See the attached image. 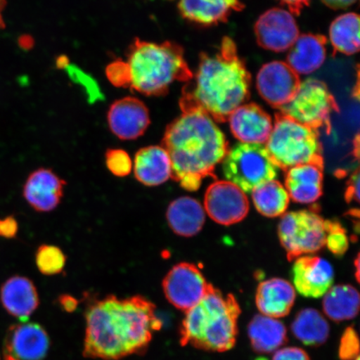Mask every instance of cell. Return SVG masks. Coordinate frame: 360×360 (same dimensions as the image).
<instances>
[{"label": "cell", "mask_w": 360, "mask_h": 360, "mask_svg": "<svg viewBox=\"0 0 360 360\" xmlns=\"http://www.w3.org/2000/svg\"><path fill=\"white\" fill-rule=\"evenodd\" d=\"M155 306L141 295L121 300L115 295L94 301L85 313L84 355L90 359L118 360L142 354L162 322Z\"/></svg>", "instance_id": "1"}, {"label": "cell", "mask_w": 360, "mask_h": 360, "mask_svg": "<svg viewBox=\"0 0 360 360\" xmlns=\"http://www.w3.org/2000/svg\"><path fill=\"white\" fill-rule=\"evenodd\" d=\"M182 115L166 128L162 147L172 165V178L184 190L196 191L202 180L214 177L217 165L229 150L224 133L211 117L196 108Z\"/></svg>", "instance_id": "2"}, {"label": "cell", "mask_w": 360, "mask_h": 360, "mask_svg": "<svg viewBox=\"0 0 360 360\" xmlns=\"http://www.w3.org/2000/svg\"><path fill=\"white\" fill-rule=\"evenodd\" d=\"M251 76L235 41L224 37L218 51L202 53L195 75L183 89L180 109L196 108L219 123L250 98Z\"/></svg>", "instance_id": "3"}, {"label": "cell", "mask_w": 360, "mask_h": 360, "mask_svg": "<svg viewBox=\"0 0 360 360\" xmlns=\"http://www.w3.org/2000/svg\"><path fill=\"white\" fill-rule=\"evenodd\" d=\"M241 313L235 295L211 285L199 303L188 310L179 330L180 345L225 352L235 346Z\"/></svg>", "instance_id": "4"}, {"label": "cell", "mask_w": 360, "mask_h": 360, "mask_svg": "<svg viewBox=\"0 0 360 360\" xmlns=\"http://www.w3.org/2000/svg\"><path fill=\"white\" fill-rule=\"evenodd\" d=\"M125 64L128 88L147 96H164L175 81L188 82L193 75L183 48L169 41L156 44L135 39Z\"/></svg>", "instance_id": "5"}, {"label": "cell", "mask_w": 360, "mask_h": 360, "mask_svg": "<svg viewBox=\"0 0 360 360\" xmlns=\"http://www.w3.org/2000/svg\"><path fill=\"white\" fill-rule=\"evenodd\" d=\"M266 150L278 169L315 165L323 168V147L318 130L304 125L283 112H277L266 142Z\"/></svg>", "instance_id": "6"}, {"label": "cell", "mask_w": 360, "mask_h": 360, "mask_svg": "<svg viewBox=\"0 0 360 360\" xmlns=\"http://www.w3.org/2000/svg\"><path fill=\"white\" fill-rule=\"evenodd\" d=\"M223 172L228 181L245 193H251L276 179L278 167L263 145L240 143L224 157Z\"/></svg>", "instance_id": "7"}, {"label": "cell", "mask_w": 360, "mask_h": 360, "mask_svg": "<svg viewBox=\"0 0 360 360\" xmlns=\"http://www.w3.org/2000/svg\"><path fill=\"white\" fill-rule=\"evenodd\" d=\"M328 220L314 210H300L283 216L278 236L289 260L316 253L326 244Z\"/></svg>", "instance_id": "8"}, {"label": "cell", "mask_w": 360, "mask_h": 360, "mask_svg": "<svg viewBox=\"0 0 360 360\" xmlns=\"http://www.w3.org/2000/svg\"><path fill=\"white\" fill-rule=\"evenodd\" d=\"M280 110L297 122L316 130L323 128L328 134L331 132V112H340L326 84L314 78L301 83L294 100Z\"/></svg>", "instance_id": "9"}, {"label": "cell", "mask_w": 360, "mask_h": 360, "mask_svg": "<svg viewBox=\"0 0 360 360\" xmlns=\"http://www.w3.org/2000/svg\"><path fill=\"white\" fill-rule=\"evenodd\" d=\"M162 285L169 302L186 312L204 298L211 286L200 270L190 263L174 265Z\"/></svg>", "instance_id": "10"}, {"label": "cell", "mask_w": 360, "mask_h": 360, "mask_svg": "<svg viewBox=\"0 0 360 360\" xmlns=\"http://www.w3.org/2000/svg\"><path fill=\"white\" fill-rule=\"evenodd\" d=\"M205 209L214 221L228 226L240 222L246 217L250 202L245 193L236 184L219 180L207 188Z\"/></svg>", "instance_id": "11"}, {"label": "cell", "mask_w": 360, "mask_h": 360, "mask_svg": "<svg viewBox=\"0 0 360 360\" xmlns=\"http://www.w3.org/2000/svg\"><path fill=\"white\" fill-rule=\"evenodd\" d=\"M256 84L261 97L273 108L281 109L294 100L301 81L287 63L273 61L261 68Z\"/></svg>", "instance_id": "12"}, {"label": "cell", "mask_w": 360, "mask_h": 360, "mask_svg": "<svg viewBox=\"0 0 360 360\" xmlns=\"http://www.w3.org/2000/svg\"><path fill=\"white\" fill-rule=\"evenodd\" d=\"M51 347L44 328L35 323H17L7 330L3 345L4 360H43Z\"/></svg>", "instance_id": "13"}, {"label": "cell", "mask_w": 360, "mask_h": 360, "mask_svg": "<svg viewBox=\"0 0 360 360\" xmlns=\"http://www.w3.org/2000/svg\"><path fill=\"white\" fill-rule=\"evenodd\" d=\"M255 32L261 47L278 53L291 48L300 36L294 16L280 8L263 13L256 22Z\"/></svg>", "instance_id": "14"}, {"label": "cell", "mask_w": 360, "mask_h": 360, "mask_svg": "<svg viewBox=\"0 0 360 360\" xmlns=\"http://www.w3.org/2000/svg\"><path fill=\"white\" fill-rule=\"evenodd\" d=\"M335 272L328 261L318 256L297 258L292 266V281L297 291L308 298H321L332 287Z\"/></svg>", "instance_id": "15"}, {"label": "cell", "mask_w": 360, "mask_h": 360, "mask_svg": "<svg viewBox=\"0 0 360 360\" xmlns=\"http://www.w3.org/2000/svg\"><path fill=\"white\" fill-rule=\"evenodd\" d=\"M108 124L117 137L133 141L142 136L150 126V112L138 98L126 97L112 103L108 112Z\"/></svg>", "instance_id": "16"}, {"label": "cell", "mask_w": 360, "mask_h": 360, "mask_svg": "<svg viewBox=\"0 0 360 360\" xmlns=\"http://www.w3.org/2000/svg\"><path fill=\"white\" fill-rule=\"evenodd\" d=\"M65 184L51 169L40 168L27 179L22 195L38 212H51L60 204Z\"/></svg>", "instance_id": "17"}, {"label": "cell", "mask_w": 360, "mask_h": 360, "mask_svg": "<svg viewBox=\"0 0 360 360\" xmlns=\"http://www.w3.org/2000/svg\"><path fill=\"white\" fill-rule=\"evenodd\" d=\"M228 120L233 136L245 143H266L271 134V117L255 103L238 107Z\"/></svg>", "instance_id": "18"}, {"label": "cell", "mask_w": 360, "mask_h": 360, "mask_svg": "<svg viewBox=\"0 0 360 360\" xmlns=\"http://www.w3.org/2000/svg\"><path fill=\"white\" fill-rule=\"evenodd\" d=\"M0 302L8 314L25 322L39 307L37 289L29 278L12 276L3 283Z\"/></svg>", "instance_id": "19"}, {"label": "cell", "mask_w": 360, "mask_h": 360, "mask_svg": "<svg viewBox=\"0 0 360 360\" xmlns=\"http://www.w3.org/2000/svg\"><path fill=\"white\" fill-rule=\"evenodd\" d=\"M134 176L143 186H161L172 175L169 155L162 146H152L141 148L134 160Z\"/></svg>", "instance_id": "20"}, {"label": "cell", "mask_w": 360, "mask_h": 360, "mask_svg": "<svg viewBox=\"0 0 360 360\" xmlns=\"http://www.w3.org/2000/svg\"><path fill=\"white\" fill-rule=\"evenodd\" d=\"M295 288L283 278L261 282L256 292V305L259 312L274 319L286 316L295 304Z\"/></svg>", "instance_id": "21"}, {"label": "cell", "mask_w": 360, "mask_h": 360, "mask_svg": "<svg viewBox=\"0 0 360 360\" xmlns=\"http://www.w3.org/2000/svg\"><path fill=\"white\" fill-rule=\"evenodd\" d=\"M240 0H179V10L184 19L210 26L226 22L233 12L244 10Z\"/></svg>", "instance_id": "22"}, {"label": "cell", "mask_w": 360, "mask_h": 360, "mask_svg": "<svg viewBox=\"0 0 360 360\" xmlns=\"http://www.w3.org/2000/svg\"><path fill=\"white\" fill-rule=\"evenodd\" d=\"M323 169L315 165H302L287 170L285 188L290 198L300 204L318 200L323 193Z\"/></svg>", "instance_id": "23"}, {"label": "cell", "mask_w": 360, "mask_h": 360, "mask_svg": "<svg viewBox=\"0 0 360 360\" xmlns=\"http://www.w3.org/2000/svg\"><path fill=\"white\" fill-rule=\"evenodd\" d=\"M326 44L327 39L325 35H300L291 46L287 56V64L298 75L313 73L326 60Z\"/></svg>", "instance_id": "24"}, {"label": "cell", "mask_w": 360, "mask_h": 360, "mask_svg": "<svg viewBox=\"0 0 360 360\" xmlns=\"http://www.w3.org/2000/svg\"><path fill=\"white\" fill-rule=\"evenodd\" d=\"M166 218L174 233L192 237L196 236L204 226L205 213L199 201L184 196L170 202Z\"/></svg>", "instance_id": "25"}, {"label": "cell", "mask_w": 360, "mask_h": 360, "mask_svg": "<svg viewBox=\"0 0 360 360\" xmlns=\"http://www.w3.org/2000/svg\"><path fill=\"white\" fill-rule=\"evenodd\" d=\"M252 347L259 354H270L277 351L287 341L285 325L277 319L256 315L248 326Z\"/></svg>", "instance_id": "26"}, {"label": "cell", "mask_w": 360, "mask_h": 360, "mask_svg": "<svg viewBox=\"0 0 360 360\" xmlns=\"http://www.w3.org/2000/svg\"><path fill=\"white\" fill-rule=\"evenodd\" d=\"M359 294L354 287L342 285L331 287L323 300V312L335 322L349 321L357 316Z\"/></svg>", "instance_id": "27"}, {"label": "cell", "mask_w": 360, "mask_h": 360, "mask_svg": "<svg viewBox=\"0 0 360 360\" xmlns=\"http://www.w3.org/2000/svg\"><path fill=\"white\" fill-rule=\"evenodd\" d=\"M292 334L308 346L326 343L330 335V325L325 317L314 309H304L296 315L291 325Z\"/></svg>", "instance_id": "28"}, {"label": "cell", "mask_w": 360, "mask_h": 360, "mask_svg": "<svg viewBox=\"0 0 360 360\" xmlns=\"http://www.w3.org/2000/svg\"><path fill=\"white\" fill-rule=\"evenodd\" d=\"M330 41L334 48L333 56L337 53L352 56L359 49V17L357 13H349L338 17L330 29Z\"/></svg>", "instance_id": "29"}, {"label": "cell", "mask_w": 360, "mask_h": 360, "mask_svg": "<svg viewBox=\"0 0 360 360\" xmlns=\"http://www.w3.org/2000/svg\"><path fill=\"white\" fill-rule=\"evenodd\" d=\"M251 193L256 210L269 218L285 214L290 204L286 188L274 179L261 184Z\"/></svg>", "instance_id": "30"}, {"label": "cell", "mask_w": 360, "mask_h": 360, "mask_svg": "<svg viewBox=\"0 0 360 360\" xmlns=\"http://www.w3.org/2000/svg\"><path fill=\"white\" fill-rule=\"evenodd\" d=\"M35 263L44 276H56L64 270L66 256L57 246L43 245L36 251Z\"/></svg>", "instance_id": "31"}, {"label": "cell", "mask_w": 360, "mask_h": 360, "mask_svg": "<svg viewBox=\"0 0 360 360\" xmlns=\"http://www.w3.org/2000/svg\"><path fill=\"white\" fill-rule=\"evenodd\" d=\"M57 65L58 68L64 69L69 75L71 80H73L75 83L78 84L84 89V91L87 93L88 101L90 103L102 100L103 94L96 81L91 76L81 70L77 66L70 65L67 57L60 56L58 58Z\"/></svg>", "instance_id": "32"}, {"label": "cell", "mask_w": 360, "mask_h": 360, "mask_svg": "<svg viewBox=\"0 0 360 360\" xmlns=\"http://www.w3.org/2000/svg\"><path fill=\"white\" fill-rule=\"evenodd\" d=\"M108 169L117 177H125L131 173L133 162L127 152L120 148H110L105 154Z\"/></svg>", "instance_id": "33"}, {"label": "cell", "mask_w": 360, "mask_h": 360, "mask_svg": "<svg viewBox=\"0 0 360 360\" xmlns=\"http://www.w3.org/2000/svg\"><path fill=\"white\" fill-rule=\"evenodd\" d=\"M328 250L336 255H344L348 250L349 241L343 227L335 221L328 220L326 244Z\"/></svg>", "instance_id": "34"}, {"label": "cell", "mask_w": 360, "mask_h": 360, "mask_svg": "<svg viewBox=\"0 0 360 360\" xmlns=\"http://www.w3.org/2000/svg\"><path fill=\"white\" fill-rule=\"evenodd\" d=\"M359 340L356 330L348 327L341 336L339 357L341 360H354L359 356Z\"/></svg>", "instance_id": "35"}, {"label": "cell", "mask_w": 360, "mask_h": 360, "mask_svg": "<svg viewBox=\"0 0 360 360\" xmlns=\"http://www.w3.org/2000/svg\"><path fill=\"white\" fill-rule=\"evenodd\" d=\"M107 77L116 87L128 88V73L125 61L116 60L108 66Z\"/></svg>", "instance_id": "36"}, {"label": "cell", "mask_w": 360, "mask_h": 360, "mask_svg": "<svg viewBox=\"0 0 360 360\" xmlns=\"http://www.w3.org/2000/svg\"><path fill=\"white\" fill-rule=\"evenodd\" d=\"M272 360H310V359L302 349L286 347L278 349Z\"/></svg>", "instance_id": "37"}, {"label": "cell", "mask_w": 360, "mask_h": 360, "mask_svg": "<svg viewBox=\"0 0 360 360\" xmlns=\"http://www.w3.org/2000/svg\"><path fill=\"white\" fill-rule=\"evenodd\" d=\"M19 231V224L13 216L0 219V237L4 238H15Z\"/></svg>", "instance_id": "38"}, {"label": "cell", "mask_w": 360, "mask_h": 360, "mask_svg": "<svg viewBox=\"0 0 360 360\" xmlns=\"http://www.w3.org/2000/svg\"><path fill=\"white\" fill-rule=\"evenodd\" d=\"M346 201L351 202L353 201L359 202V169L355 171L350 177L348 183L347 191L345 193Z\"/></svg>", "instance_id": "39"}, {"label": "cell", "mask_w": 360, "mask_h": 360, "mask_svg": "<svg viewBox=\"0 0 360 360\" xmlns=\"http://www.w3.org/2000/svg\"><path fill=\"white\" fill-rule=\"evenodd\" d=\"M278 1L289 8L291 15L298 16L305 7L309 6L311 0H278Z\"/></svg>", "instance_id": "40"}, {"label": "cell", "mask_w": 360, "mask_h": 360, "mask_svg": "<svg viewBox=\"0 0 360 360\" xmlns=\"http://www.w3.org/2000/svg\"><path fill=\"white\" fill-rule=\"evenodd\" d=\"M321 1L333 10H343L352 6L357 0H321Z\"/></svg>", "instance_id": "41"}, {"label": "cell", "mask_w": 360, "mask_h": 360, "mask_svg": "<svg viewBox=\"0 0 360 360\" xmlns=\"http://www.w3.org/2000/svg\"><path fill=\"white\" fill-rule=\"evenodd\" d=\"M60 303L62 308L67 312H73L77 309L78 301L70 295H62L60 298Z\"/></svg>", "instance_id": "42"}, {"label": "cell", "mask_w": 360, "mask_h": 360, "mask_svg": "<svg viewBox=\"0 0 360 360\" xmlns=\"http://www.w3.org/2000/svg\"><path fill=\"white\" fill-rule=\"evenodd\" d=\"M6 0H0V29L6 28V22H4L3 12L6 6Z\"/></svg>", "instance_id": "43"}, {"label": "cell", "mask_w": 360, "mask_h": 360, "mask_svg": "<svg viewBox=\"0 0 360 360\" xmlns=\"http://www.w3.org/2000/svg\"><path fill=\"white\" fill-rule=\"evenodd\" d=\"M355 266H356L357 272H356V277L357 281H359V256H357L356 261H355Z\"/></svg>", "instance_id": "44"}, {"label": "cell", "mask_w": 360, "mask_h": 360, "mask_svg": "<svg viewBox=\"0 0 360 360\" xmlns=\"http://www.w3.org/2000/svg\"><path fill=\"white\" fill-rule=\"evenodd\" d=\"M256 360H268V359H264V358H259V359H256Z\"/></svg>", "instance_id": "45"}, {"label": "cell", "mask_w": 360, "mask_h": 360, "mask_svg": "<svg viewBox=\"0 0 360 360\" xmlns=\"http://www.w3.org/2000/svg\"><path fill=\"white\" fill-rule=\"evenodd\" d=\"M354 360H360L359 359V356H358L356 359H355Z\"/></svg>", "instance_id": "46"}]
</instances>
